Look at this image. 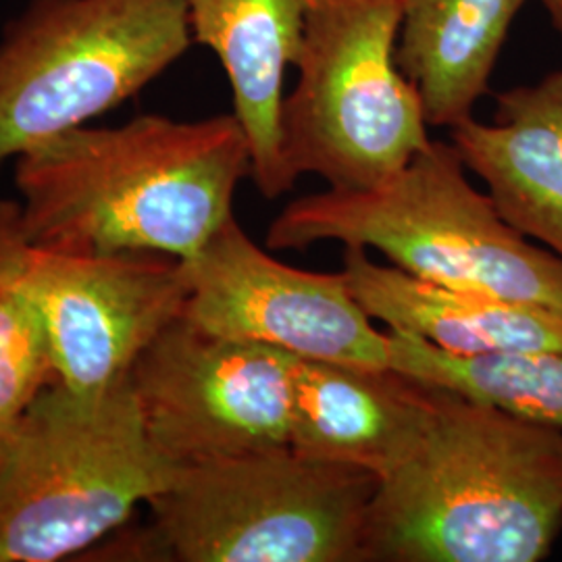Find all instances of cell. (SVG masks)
Returning <instances> with one entry per match:
<instances>
[{
	"label": "cell",
	"instance_id": "1",
	"mask_svg": "<svg viewBox=\"0 0 562 562\" xmlns=\"http://www.w3.org/2000/svg\"><path fill=\"white\" fill-rule=\"evenodd\" d=\"M244 178L250 148L234 113L80 125L15 159L21 232L65 252L188 261L234 217Z\"/></svg>",
	"mask_w": 562,
	"mask_h": 562
},
{
	"label": "cell",
	"instance_id": "2",
	"mask_svg": "<svg viewBox=\"0 0 562 562\" xmlns=\"http://www.w3.org/2000/svg\"><path fill=\"white\" fill-rule=\"evenodd\" d=\"M561 529L562 429L442 387L422 443L380 482L367 546L369 561L538 562Z\"/></svg>",
	"mask_w": 562,
	"mask_h": 562
},
{
	"label": "cell",
	"instance_id": "3",
	"mask_svg": "<svg viewBox=\"0 0 562 562\" xmlns=\"http://www.w3.org/2000/svg\"><path fill=\"white\" fill-rule=\"evenodd\" d=\"M341 241L378 250L419 280L562 306V261L504 222L475 190L452 142L431 144L401 173L367 190L290 202L267 229L269 250Z\"/></svg>",
	"mask_w": 562,
	"mask_h": 562
},
{
	"label": "cell",
	"instance_id": "4",
	"mask_svg": "<svg viewBox=\"0 0 562 562\" xmlns=\"http://www.w3.org/2000/svg\"><path fill=\"white\" fill-rule=\"evenodd\" d=\"M130 373L97 394L53 382L11 431L0 471V562H55L130 521L176 480Z\"/></svg>",
	"mask_w": 562,
	"mask_h": 562
},
{
	"label": "cell",
	"instance_id": "5",
	"mask_svg": "<svg viewBox=\"0 0 562 562\" xmlns=\"http://www.w3.org/2000/svg\"><path fill=\"white\" fill-rule=\"evenodd\" d=\"M380 482L288 446L183 464L148 503L146 552L180 562H367Z\"/></svg>",
	"mask_w": 562,
	"mask_h": 562
},
{
	"label": "cell",
	"instance_id": "6",
	"mask_svg": "<svg viewBox=\"0 0 562 562\" xmlns=\"http://www.w3.org/2000/svg\"><path fill=\"white\" fill-rule=\"evenodd\" d=\"M401 0H308L283 99V159L290 173L336 190L394 178L429 144L422 97L396 65Z\"/></svg>",
	"mask_w": 562,
	"mask_h": 562
},
{
	"label": "cell",
	"instance_id": "7",
	"mask_svg": "<svg viewBox=\"0 0 562 562\" xmlns=\"http://www.w3.org/2000/svg\"><path fill=\"white\" fill-rule=\"evenodd\" d=\"M192 44L186 0H25L0 32V169L130 101Z\"/></svg>",
	"mask_w": 562,
	"mask_h": 562
},
{
	"label": "cell",
	"instance_id": "8",
	"mask_svg": "<svg viewBox=\"0 0 562 562\" xmlns=\"http://www.w3.org/2000/svg\"><path fill=\"white\" fill-rule=\"evenodd\" d=\"M0 283L41 317L59 382L97 394L125 378L142 350L183 315V262L155 252L81 255L32 244L20 202L0 199Z\"/></svg>",
	"mask_w": 562,
	"mask_h": 562
},
{
	"label": "cell",
	"instance_id": "9",
	"mask_svg": "<svg viewBox=\"0 0 562 562\" xmlns=\"http://www.w3.org/2000/svg\"><path fill=\"white\" fill-rule=\"evenodd\" d=\"M292 364L280 348L223 338L180 315L142 350L130 380L148 438L183 467L288 446Z\"/></svg>",
	"mask_w": 562,
	"mask_h": 562
},
{
	"label": "cell",
	"instance_id": "10",
	"mask_svg": "<svg viewBox=\"0 0 562 562\" xmlns=\"http://www.w3.org/2000/svg\"><path fill=\"white\" fill-rule=\"evenodd\" d=\"M181 262L190 288L183 315L211 334L301 359L387 364V334L364 313L344 271H304L278 261L236 217Z\"/></svg>",
	"mask_w": 562,
	"mask_h": 562
},
{
	"label": "cell",
	"instance_id": "11",
	"mask_svg": "<svg viewBox=\"0 0 562 562\" xmlns=\"http://www.w3.org/2000/svg\"><path fill=\"white\" fill-rule=\"evenodd\" d=\"M442 387L390 364L294 357L290 448L385 480L411 459Z\"/></svg>",
	"mask_w": 562,
	"mask_h": 562
},
{
	"label": "cell",
	"instance_id": "12",
	"mask_svg": "<svg viewBox=\"0 0 562 562\" xmlns=\"http://www.w3.org/2000/svg\"><path fill=\"white\" fill-rule=\"evenodd\" d=\"M194 44L222 60L234 115L250 148V178L265 199L290 192L296 178L283 159L285 71L301 53L308 0H186Z\"/></svg>",
	"mask_w": 562,
	"mask_h": 562
},
{
	"label": "cell",
	"instance_id": "13",
	"mask_svg": "<svg viewBox=\"0 0 562 562\" xmlns=\"http://www.w3.org/2000/svg\"><path fill=\"white\" fill-rule=\"evenodd\" d=\"M450 142L504 222L562 261V69L496 94L492 123L469 117Z\"/></svg>",
	"mask_w": 562,
	"mask_h": 562
},
{
	"label": "cell",
	"instance_id": "14",
	"mask_svg": "<svg viewBox=\"0 0 562 562\" xmlns=\"http://www.w3.org/2000/svg\"><path fill=\"white\" fill-rule=\"evenodd\" d=\"M341 271L373 322L417 336L443 352H562V306L419 280L394 265L373 261L369 250L357 246H346Z\"/></svg>",
	"mask_w": 562,
	"mask_h": 562
},
{
	"label": "cell",
	"instance_id": "15",
	"mask_svg": "<svg viewBox=\"0 0 562 562\" xmlns=\"http://www.w3.org/2000/svg\"><path fill=\"white\" fill-rule=\"evenodd\" d=\"M527 0H401L396 65L415 86L429 125L473 117Z\"/></svg>",
	"mask_w": 562,
	"mask_h": 562
},
{
	"label": "cell",
	"instance_id": "16",
	"mask_svg": "<svg viewBox=\"0 0 562 562\" xmlns=\"http://www.w3.org/2000/svg\"><path fill=\"white\" fill-rule=\"evenodd\" d=\"M387 364L471 401L562 429V352H498L459 357L387 329Z\"/></svg>",
	"mask_w": 562,
	"mask_h": 562
},
{
	"label": "cell",
	"instance_id": "17",
	"mask_svg": "<svg viewBox=\"0 0 562 562\" xmlns=\"http://www.w3.org/2000/svg\"><path fill=\"white\" fill-rule=\"evenodd\" d=\"M57 380L53 344L38 313L0 283V429L11 431Z\"/></svg>",
	"mask_w": 562,
	"mask_h": 562
},
{
	"label": "cell",
	"instance_id": "18",
	"mask_svg": "<svg viewBox=\"0 0 562 562\" xmlns=\"http://www.w3.org/2000/svg\"><path fill=\"white\" fill-rule=\"evenodd\" d=\"M542 4L552 20V25L557 27V32L561 34L562 38V0H542Z\"/></svg>",
	"mask_w": 562,
	"mask_h": 562
},
{
	"label": "cell",
	"instance_id": "19",
	"mask_svg": "<svg viewBox=\"0 0 562 562\" xmlns=\"http://www.w3.org/2000/svg\"><path fill=\"white\" fill-rule=\"evenodd\" d=\"M11 431H13V429H11ZM11 431H2V429H0V471H2L4 457H7V448H9V438H11Z\"/></svg>",
	"mask_w": 562,
	"mask_h": 562
}]
</instances>
